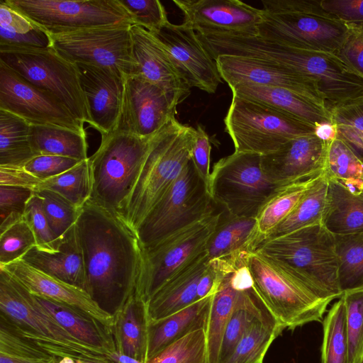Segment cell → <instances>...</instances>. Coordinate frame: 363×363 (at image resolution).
<instances>
[{"mask_svg":"<svg viewBox=\"0 0 363 363\" xmlns=\"http://www.w3.org/2000/svg\"><path fill=\"white\" fill-rule=\"evenodd\" d=\"M86 292L113 315L135 291L143 259L135 232L114 213L88 200L74 224Z\"/></svg>","mask_w":363,"mask_h":363,"instance_id":"cell-1","label":"cell"},{"mask_svg":"<svg viewBox=\"0 0 363 363\" xmlns=\"http://www.w3.org/2000/svg\"><path fill=\"white\" fill-rule=\"evenodd\" d=\"M195 135L196 128L174 118L152 136L145 160L123 214V220L135 233L191 160Z\"/></svg>","mask_w":363,"mask_h":363,"instance_id":"cell-2","label":"cell"},{"mask_svg":"<svg viewBox=\"0 0 363 363\" xmlns=\"http://www.w3.org/2000/svg\"><path fill=\"white\" fill-rule=\"evenodd\" d=\"M255 250L282 264L321 298L341 296L335 238L323 223L264 239Z\"/></svg>","mask_w":363,"mask_h":363,"instance_id":"cell-3","label":"cell"},{"mask_svg":"<svg viewBox=\"0 0 363 363\" xmlns=\"http://www.w3.org/2000/svg\"><path fill=\"white\" fill-rule=\"evenodd\" d=\"M0 317L18 334L57 358L111 361L68 333L33 294L1 267Z\"/></svg>","mask_w":363,"mask_h":363,"instance_id":"cell-4","label":"cell"},{"mask_svg":"<svg viewBox=\"0 0 363 363\" xmlns=\"http://www.w3.org/2000/svg\"><path fill=\"white\" fill-rule=\"evenodd\" d=\"M151 138L139 137L118 125L101 136L99 148L89 157L92 176L90 200L123 219Z\"/></svg>","mask_w":363,"mask_h":363,"instance_id":"cell-5","label":"cell"},{"mask_svg":"<svg viewBox=\"0 0 363 363\" xmlns=\"http://www.w3.org/2000/svg\"><path fill=\"white\" fill-rule=\"evenodd\" d=\"M246 265L255 293L285 328L322 320L333 300L321 298L287 267L256 250L247 255Z\"/></svg>","mask_w":363,"mask_h":363,"instance_id":"cell-6","label":"cell"},{"mask_svg":"<svg viewBox=\"0 0 363 363\" xmlns=\"http://www.w3.org/2000/svg\"><path fill=\"white\" fill-rule=\"evenodd\" d=\"M261 157L235 151L214 164L208 191L216 205L237 217L257 218L266 203L285 187L267 178Z\"/></svg>","mask_w":363,"mask_h":363,"instance_id":"cell-7","label":"cell"},{"mask_svg":"<svg viewBox=\"0 0 363 363\" xmlns=\"http://www.w3.org/2000/svg\"><path fill=\"white\" fill-rule=\"evenodd\" d=\"M235 152L264 155L289 140L315 133V127L272 106L233 96L224 118Z\"/></svg>","mask_w":363,"mask_h":363,"instance_id":"cell-8","label":"cell"},{"mask_svg":"<svg viewBox=\"0 0 363 363\" xmlns=\"http://www.w3.org/2000/svg\"><path fill=\"white\" fill-rule=\"evenodd\" d=\"M215 205L191 160L138 228L143 250L213 213Z\"/></svg>","mask_w":363,"mask_h":363,"instance_id":"cell-9","label":"cell"},{"mask_svg":"<svg viewBox=\"0 0 363 363\" xmlns=\"http://www.w3.org/2000/svg\"><path fill=\"white\" fill-rule=\"evenodd\" d=\"M0 61L57 98L76 120L90 125L89 109L77 66L62 58L52 47L0 46Z\"/></svg>","mask_w":363,"mask_h":363,"instance_id":"cell-10","label":"cell"},{"mask_svg":"<svg viewBox=\"0 0 363 363\" xmlns=\"http://www.w3.org/2000/svg\"><path fill=\"white\" fill-rule=\"evenodd\" d=\"M50 35L98 27L135 25L119 0H5Z\"/></svg>","mask_w":363,"mask_h":363,"instance_id":"cell-11","label":"cell"},{"mask_svg":"<svg viewBox=\"0 0 363 363\" xmlns=\"http://www.w3.org/2000/svg\"><path fill=\"white\" fill-rule=\"evenodd\" d=\"M220 211L143 250V259L135 289L145 303L181 268L206 250Z\"/></svg>","mask_w":363,"mask_h":363,"instance_id":"cell-12","label":"cell"},{"mask_svg":"<svg viewBox=\"0 0 363 363\" xmlns=\"http://www.w3.org/2000/svg\"><path fill=\"white\" fill-rule=\"evenodd\" d=\"M130 27L104 26L50 35L51 47L73 64L108 69L125 80L135 72Z\"/></svg>","mask_w":363,"mask_h":363,"instance_id":"cell-13","label":"cell"},{"mask_svg":"<svg viewBox=\"0 0 363 363\" xmlns=\"http://www.w3.org/2000/svg\"><path fill=\"white\" fill-rule=\"evenodd\" d=\"M347 30L345 23L328 13H267L257 35L296 48L335 54Z\"/></svg>","mask_w":363,"mask_h":363,"instance_id":"cell-14","label":"cell"},{"mask_svg":"<svg viewBox=\"0 0 363 363\" xmlns=\"http://www.w3.org/2000/svg\"><path fill=\"white\" fill-rule=\"evenodd\" d=\"M0 109L30 125H49L86 132L67 108L50 93L37 87L0 61Z\"/></svg>","mask_w":363,"mask_h":363,"instance_id":"cell-15","label":"cell"},{"mask_svg":"<svg viewBox=\"0 0 363 363\" xmlns=\"http://www.w3.org/2000/svg\"><path fill=\"white\" fill-rule=\"evenodd\" d=\"M150 33L162 45L179 77L190 88L216 92L222 78L216 61L191 27L184 23L177 25L167 21Z\"/></svg>","mask_w":363,"mask_h":363,"instance_id":"cell-16","label":"cell"},{"mask_svg":"<svg viewBox=\"0 0 363 363\" xmlns=\"http://www.w3.org/2000/svg\"><path fill=\"white\" fill-rule=\"evenodd\" d=\"M182 100L141 77L125 80L122 111L118 126L141 138H150L177 113Z\"/></svg>","mask_w":363,"mask_h":363,"instance_id":"cell-17","label":"cell"},{"mask_svg":"<svg viewBox=\"0 0 363 363\" xmlns=\"http://www.w3.org/2000/svg\"><path fill=\"white\" fill-rule=\"evenodd\" d=\"M215 61L222 79L229 87L247 82L284 88L328 110L316 84L291 69L269 61L247 57L220 55Z\"/></svg>","mask_w":363,"mask_h":363,"instance_id":"cell-18","label":"cell"},{"mask_svg":"<svg viewBox=\"0 0 363 363\" xmlns=\"http://www.w3.org/2000/svg\"><path fill=\"white\" fill-rule=\"evenodd\" d=\"M327 142L315 133L293 138L277 150L262 155L264 173L281 186L317 177L323 172Z\"/></svg>","mask_w":363,"mask_h":363,"instance_id":"cell-19","label":"cell"},{"mask_svg":"<svg viewBox=\"0 0 363 363\" xmlns=\"http://www.w3.org/2000/svg\"><path fill=\"white\" fill-rule=\"evenodd\" d=\"M184 23L196 32L218 30L257 34L263 10L238 0H174Z\"/></svg>","mask_w":363,"mask_h":363,"instance_id":"cell-20","label":"cell"},{"mask_svg":"<svg viewBox=\"0 0 363 363\" xmlns=\"http://www.w3.org/2000/svg\"><path fill=\"white\" fill-rule=\"evenodd\" d=\"M75 65L89 109L90 125L101 136L108 134L116 128L121 118L125 79L108 69Z\"/></svg>","mask_w":363,"mask_h":363,"instance_id":"cell-21","label":"cell"},{"mask_svg":"<svg viewBox=\"0 0 363 363\" xmlns=\"http://www.w3.org/2000/svg\"><path fill=\"white\" fill-rule=\"evenodd\" d=\"M0 267L31 294L76 308L111 330L113 317L104 311L84 290L50 276L21 259Z\"/></svg>","mask_w":363,"mask_h":363,"instance_id":"cell-22","label":"cell"},{"mask_svg":"<svg viewBox=\"0 0 363 363\" xmlns=\"http://www.w3.org/2000/svg\"><path fill=\"white\" fill-rule=\"evenodd\" d=\"M132 57L135 62L133 75L154 84L182 101L190 93V87L181 79L167 52L145 28L132 25Z\"/></svg>","mask_w":363,"mask_h":363,"instance_id":"cell-23","label":"cell"},{"mask_svg":"<svg viewBox=\"0 0 363 363\" xmlns=\"http://www.w3.org/2000/svg\"><path fill=\"white\" fill-rule=\"evenodd\" d=\"M261 240L256 218L237 217L223 209L206 252L209 260L223 259L238 267Z\"/></svg>","mask_w":363,"mask_h":363,"instance_id":"cell-24","label":"cell"},{"mask_svg":"<svg viewBox=\"0 0 363 363\" xmlns=\"http://www.w3.org/2000/svg\"><path fill=\"white\" fill-rule=\"evenodd\" d=\"M208 261L205 250L177 271L146 303L148 321L166 318L197 301L198 284Z\"/></svg>","mask_w":363,"mask_h":363,"instance_id":"cell-25","label":"cell"},{"mask_svg":"<svg viewBox=\"0 0 363 363\" xmlns=\"http://www.w3.org/2000/svg\"><path fill=\"white\" fill-rule=\"evenodd\" d=\"M32 267L86 291L83 257L74 225L60 238L56 250L33 247L22 258Z\"/></svg>","mask_w":363,"mask_h":363,"instance_id":"cell-26","label":"cell"},{"mask_svg":"<svg viewBox=\"0 0 363 363\" xmlns=\"http://www.w3.org/2000/svg\"><path fill=\"white\" fill-rule=\"evenodd\" d=\"M212 297L213 295L197 301L166 318L148 321L147 361L188 334L200 329H206Z\"/></svg>","mask_w":363,"mask_h":363,"instance_id":"cell-27","label":"cell"},{"mask_svg":"<svg viewBox=\"0 0 363 363\" xmlns=\"http://www.w3.org/2000/svg\"><path fill=\"white\" fill-rule=\"evenodd\" d=\"M233 96L254 100L311 124L332 123L330 111L287 89L240 83L230 87Z\"/></svg>","mask_w":363,"mask_h":363,"instance_id":"cell-28","label":"cell"},{"mask_svg":"<svg viewBox=\"0 0 363 363\" xmlns=\"http://www.w3.org/2000/svg\"><path fill=\"white\" fill-rule=\"evenodd\" d=\"M34 296L45 310L76 339L109 359L116 352L111 330L98 320L69 305Z\"/></svg>","mask_w":363,"mask_h":363,"instance_id":"cell-29","label":"cell"},{"mask_svg":"<svg viewBox=\"0 0 363 363\" xmlns=\"http://www.w3.org/2000/svg\"><path fill=\"white\" fill-rule=\"evenodd\" d=\"M147 324L146 303L134 291L113 315L111 330L116 352L146 363Z\"/></svg>","mask_w":363,"mask_h":363,"instance_id":"cell-30","label":"cell"},{"mask_svg":"<svg viewBox=\"0 0 363 363\" xmlns=\"http://www.w3.org/2000/svg\"><path fill=\"white\" fill-rule=\"evenodd\" d=\"M323 224L334 235L362 233L363 189H352L328 179Z\"/></svg>","mask_w":363,"mask_h":363,"instance_id":"cell-31","label":"cell"},{"mask_svg":"<svg viewBox=\"0 0 363 363\" xmlns=\"http://www.w3.org/2000/svg\"><path fill=\"white\" fill-rule=\"evenodd\" d=\"M328 190V179L323 172L314 179L289 215L264 239L280 236L307 226L323 223Z\"/></svg>","mask_w":363,"mask_h":363,"instance_id":"cell-32","label":"cell"},{"mask_svg":"<svg viewBox=\"0 0 363 363\" xmlns=\"http://www.w3.org/2000/svg\"><path fill=\"white\" fill-rule=\"evenodd\" d=\"M36 156L31 143V125L0 109V166L23 167Z\"/></svg>","mask_w":363,"mask_h":363,"instance_id":"cell-33","label":"cell"},{"mask_svg":"<svg viewBox=\"0 0 363 363\" xmlns=\"http://www.w3.org/2000/svg\"><path fill=\"white\" fill-rule=\"evenodd\" d=\"M31 143L35 154L58 155L79 161L89 158L86 132L49 125H31Z\"/></svg>","mask_w":363,"mask_h":363,"instance_id":"cell-34","label":"cell"},{"mask_svg":"<svg viewBox=\"0 0 363 363\" xmlns=\"http://www.w3.org/2000/svg\"><path fill=\"white\" fill-rule=\"evenodd\" d=\"M284 329L267 309L245 332L232 353L222 363H263L271 344Z\"/></svg>","mask_w":363,"mask_h":363,"instance_id":"cell-35","label":"cell"},{"mask_svg":"<svg viewBox=\"0 0 363 363\" xmlns=\"http://www.w3.org/2000/svg\"><path fill=\"white\" fill-rule=\"evenodd\" d=\"M267 309L253 288L238 291L223 335L218 363L228 357L245 332Z\"/></svg>","mask_w":363,"mask_h":363,"instance_id":"cell-36","label":"cell"},{"mask_svg":"<svg viewBox=\"0 0 363 363\" xmlns=\"http://www.w3.org/2000/svg\"><path fill=\"white\" fill-rule=\"evenodd\" d=\"M233 273L225 277L212 297L206 328L208 363L218 362L223 335L238 296L230 281Z\"/></svg>","mask_w":363,"mask_h":363,"instance_id":"cell-37","label":"cell"},{"mask_svg":"<svg viewBox=\"0 0 363 363\" xmlns=\"http://www.w3.org/2000/svg\"><path fill=\"white\" fill-rule=\"evenodd\" d=\"M323 173L350 188L363 189V158L338 138L327 142Z\"/></svg>","mask_w":363,"mask_h":363,"instance_id":"cell-38","label":"cell"},{"mask_svg":"<svg viewBox=\"0 0 363 363\" xmlns=\"http://www.w3.org/2000/svg\"><path fill=\"white\" fill-rule=\"evenodd\" d=\"M54 191L82 208L90 199L92 191V176L89 158L67 171L42 181L35 191Z\"/></svg>","mask_w":363,"mask_h":363,"instance_id":"cell-39","label":"cell"},{"mask_svg":"<svg viewBox=\"0 0 363 363\" xmlns=\"http://www.w3.org/2000/svg\"><path fill=\"white\" fill-rule=\"evenodd\" d=\"M323 326L322 363H347L346 308L342 296L330 308Z\"/></svg>","mask_w":363,"mask_h":363,"instance_id":"cell-40","label":"cell"},{"mask_svg":"<svg viewBox=\"0 0 363 363\" xmlns=\"http://www.w3.org/2000/svg\"><path fill=\"white\" fill-rule=\"evenodd\" d=\"M335 238L342 293L363 286V232Z\"/></svg>","mask_w":363,"mask_h":363,"instance_id":"cell-41","label":"cell"},{"mask_svg":"<svg viewBox=\"0 0 363 363\" xmlns=\"http://www.w3.org/2000/svg\"><path fill=\"white\" fill-rule=\"evenodd\" d=\"M315 178L285 186L266 203L256 218L262 240L289 215Z\"/></svg>","mask_w":363,"mask_h":363,"instance_id":"cell-42","label":"cell"},{"mask_svg":"<svg viewBox=\"0 0 363 363\" xmlns=\"http://www.w3.org/2000/svg\"><path fill=\"white\" fill-rule=\"evenodd\" d=\"M330 113L337 138L363 158V95L333 106Z\"/></svg>","mask_w":363,"mask_h":363,"instance_id":"cell-43","label":"cell"},{"mask_svg":"<svg viewBox=\"0 0 363 363\" xmlns=\"http://www.w3.org/2000/svg\"><path fill=\"white\" fill-rule=\"evenodd\" d=\"M146 363H208L206 329L173 342Z\"/></svg>","mask_w":363,"mask_h":363,"instance_id":"cell-44","label":"cell"},{"mask_svg":"<svg viewBox=\"0 0 363 363\" xmlns=\"http://www.w3.org/2000/svg\"><path fill=\"white\" fill-rule=\"evenodd\" d=\"M341 296L346 308L347 363H360L363 358V286L345 291Z\"/></svg>","mask_w":363,"mask_h":363,"instance_id":"cell-45","label":"cell"},{"mask_svg":"<svg viewBox=\"0 0 363 363\" xmlns=\"http://www.w3.org/2000/svg\"><path fill=\"white\" fill-rule=\"evenodd\" d=\"M35 192L42 199L51 230L57 238H61L75 224L81 208L54 191L40 190Z\"/></svg>","mask_w":363,"mask_h":363,"instance_id":"cell-46","label":"cell"},{"mask_svg":"<svg viewBox=\"0 0 363 363\" xmlns=\"http://www.w3.org/2000/svg\"><path fill=\"white\" fill-rule=\"evenodd\" d=\"M37 246L33 233L23 218L0 233V266L21 259Z\"/></svg>","mask_w":363,"mask_h":363,"instance_id":"cell-47","label":"cell"},{"mask_svg":"<svg viewBox=\"0 0 363 363\" xmlns=\"http://www.w3.org/2000/svg\"><path fill=\"white\" fill-rule=\"evenodd\" d=\"M24 219L28 224L37 242V247L44 250H56L60 242L48 223L43 205L42 199L35 191L28 201Z\"/></svg>","mask_w":363,"mask_h":363,"instance_id":"cell-48","label":"cell"},{"mask_svg":"<svg viewBox=\"0 0 363 363\" xmlns=\"http://www.w3.org/2000/svg\"><path fill=\"white\" fill-rule=\"evenodd\" d=\"M119 2L131 15L135 25L150 33L157 31L169 21L166 10L158 0H119Z\"/></svg>","mask_w":363,"mask_h":363,"instance_id":"cell-49","label":"cell"},{"mask_svg":"<svg viewBox=\"0 0 363 363\" xmlns=\"http://www.w3.org/2000/svg\"><path fill=\"white\" fill-rule=\"evenodd\" d=\"M33 191L0 186V233L24 218L26 206Z\"/></svg>","mask_w":363,"mask_h":363,"instance_id":"cell-50","label":"cell"},{"mask_svg":"<svg viewBox=\"0 0 363 363\" xmlns=\"http://www.w3.org/2000/svg\"><path fill=\"white\" fill-rule=\"evenodd\" d=\"M344 40L335 55L363 78V24H347Z\"/></svg>","mask_w":363,"mask_h":363,"instance_id":"cell-51","label":"cell"},{"mask_svg":"<svg viewBox=\"0 0 363 363\" xmlns=\"http://www.w3.org/2000/svg\"><path fill=\"white\" fill-rule=\"evenodd\" d=\"M80 162L63 156L40 155L33 158L23 167L43 181L67 171Z\"/></svg>","mask_w":363,"mask_h":363,"instance_id":"cell-52","label":"cell"},{"mask_svg":"<svg viewBox=\"0 0 363 363\" xmlns=\"http://www.w3.org/2000/svg\"><path fill=\"white\" fill-rule=\"evenodd\" d=\"M0 46L48 48L51 47L50 35L37 27L25 33H15L0 28Z\"/></svg>","mask_w":363,"mask_h":363,"instance_id":"cell-53","label":"cell"},{"mask_svg":"<svg viewBox=\"0 0 363 363\" xmlns=\"http://www.w3.org/2000/svg\"><path fill=\"white\" fill-rule=\"evenodd\" d=\"M320 6L345 23L363 24V0H320Z\"/></svg>","mask_w":363,"mask_h":363,"instance_id":"cell-54","label":"cell"},{"mask_svg":"<svg viewBox=\"0 0 363 363\" xmlns=\"http://www.w3.org/2000/svg\"><path fill=\"white\" fill-rule=\"evenodd\" d=\"M211 146L209 137L202 125L196 128L195 138L191 148V160L201 178L208 188L210 179V155Z\"/></svg>","mask_w":363,"mask_h":363,"instance_id":"cell-55","label":"cell"},{"mask_svg":"<svg viewBox=\"0 0 363 363\" xmlns=\"http://www.w3.org/2000/svg\"><path fill=\"white\" fill-rule=\"evenodd\" d=\"M41 182L23 167L0 166V186H15L35 191Z\"/></svg>","mask_w":363,"mask_h":363,"instance_id":"cell-56","label":"cell"},{"mask_svg":"<svg viewBox=\"0 0 363 363\" xmlns=\"http://www.w3.org/2000/svg\"><path fill=\"white\" fill-rule=\"evenodd\" d=\"M37 27L30 20L11 7L6 1H0V28L15 33L30 32Z\"/></svg>","mask_w":363,"mask_h":363,"instance_id":"cell-57","label":"cell"},{"mask_svg":"<svg viewBox=\"0 0 363 363\" xmlns=\"http://www.w3.org/2000/svg\"><path fill=\"white\" fill-rule=\"evenodd\" d=\"M230 281L232 286L238 291L252 288V279L246 262L238 267L231 274Z\"/></svg>","mask_w":363,"mask_h":363,"instance_id":"cell-58","label":"cell"},{"mask_svg":"<svg viewBox=\"0 0 363 363\" xmlns=\"http://www.w3.org/2000/svg\"><path fill=\"white\" fill-rule=\"evenodd\" d=\"M315 135L325 142L337 138L336 129L332 123H323L317 125L315 129Z\"/></svg>","mask_w":363,"mask_h":363,"instance_id":"cell-59","label":"cell"},{"mask_svg":"<svg viewBox=\"0 0 363 363\" xmlns=\"http://www.w3.org/2000/svg\"><path fill=\"white\" fill-rule=\"evenodd\" d=\"M110 360L115 363H143L133 357L118 353L117 352H113L111 355Z\"/></svg>","mask_w":363,"mask_h":363,"instance_id":"cell-60","label":"cell"},{"mask_svg":"<svg viewBox=\"0 0 363 363\" xmlns=\"http://www.w3.org/2000/svg\"><path fill=\"white\" fill-rule=\"evenodd\" d=\"M74 363H115L111 361H106V362H95V361H89V360H84V359H74Z\"/></svg>","mask_w":363,"mask_h":363,"instance_id":"cell-61","label":"cell"},{"mask_svg":"<svg viewBox=\"0 0 363 363\" xmlns=\"http://www.w3.org/2000/svg\"><path fill=\"white\" fill-rule=\"evenodd\" d=\"M74 359L69 357L58 358L57 363H74Z\"/></svg>","mask_w":363,"mask_h":363,"instance_id":"cell-62","label":"cell"},{"mask_svg":"<svg viewBox=\"0 0 363 363\" xmlns=\"http://www.w3.org/2000/svg\"><path fill=\"white\" fill-rule=\"evenodd\" d=\"M360 363H363V358H362V361L360 362Z\"/></svg>","mask_w":363,"mask_h":363,"instance_id":"cell-63","label":"cell"}]
</instances>
